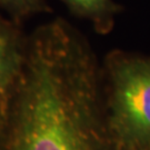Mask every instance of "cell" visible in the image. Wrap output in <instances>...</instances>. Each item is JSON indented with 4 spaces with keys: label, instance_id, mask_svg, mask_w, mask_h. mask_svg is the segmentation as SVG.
I'll return each mask as SVG.
<instances>
[{
    "label": "cell",
    "instance_id": "cell-1",
    "mask_svg": "<svg viewBox=\"0 0 150 150\" xmlns=\"http://www.w3.org/2000/svg\"><path fill=\"white\" fill-rule=\"evenodd\" d=\"M99 79L88 43L66 19L38 26L0 101V150H120Z\"/></svg>",
    "mask_w": 150,
    "mask_h": 150
},
{
    "label": "cell",
    "instance_id": "cell-2",
    "mask_svg": "<svg viewBox=\"0 0 150 150\" xmlns=\"http://www.w3.org/2000/svg\"><path fill=\"white\" fill-rule=\"evenodd\" d=\"M109 128L120 150H140L150 144V59L113 52L107 59Z\"/></svg>",
    "mask_w": 150,
    "mask_h": 150
},
{
    "label": "cell",
    "instance_id": "cell-3",
    "mask_svg": "<svg viewBox=\"0 0 150 150\" xmlns=\"http://www.w3.org/2000/svg\"><path fill=\"white\" fill-rule=\"evenodd\" d=\"M27 41L28 35L21 23L0 13V101L21 70Z\"/></svg>",
    "mask_w": 150,
    "mask_h": 150
},
{
    "label": "cell",
    "instance_id": "cell-4",
    "mask_svg": "<svg viewBox=\"0 0 150 150\" xmlns=\"http://www.w3.org/2000/svg\"><path fill=\"white\" fill-rule=\"evenodd\" d=\"M75 16L90 20L96 30L106 32L112 25L119 6L112 0H59Z\"/></svg>",
    "mask_w": 150,
    "mask_h": 150
},
{
    "label": "cell",
    "instance_id": "cell-5",
    "mask_svg": "<svg viewBox=\"0 0 150 150\" xmlns=\"http://www.w3.org/2000/svg\"><path fill=\"white\" fill-rule=\"evenodd\" d=\"M0 10L21 25L38 13L52 12L47 0H0Z\"/></svg>",
    "mask_w": 150,
    "mask_h": 150
}]
</instances>
